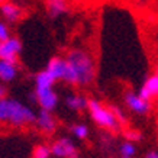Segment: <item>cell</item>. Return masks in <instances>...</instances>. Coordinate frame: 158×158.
<instances>
[{"label":"cell","instance_id":"30bf717a","mask_svg":"<svg viewBox=\"0 0 158 158\" xmlns=\"http://www.w3.org/2000/svg\"><path fill=\"white\" fill-rule=\"evenodd\" d=\"M45 70L54 77L55 81L62 80L64 74H65V70H67V61L62 57H52L48 61V65H47Z\"/></svg>","mask_w":158,"mask_h":158},{"label":"cell","instance_id":"ffe728a7","mask_svg":"<svg viewBox=\"0 0 158 158\" xmlns=\"http://www.w3.org/2000/svg\"><path fill=\"white\" fill-rule=\"evenodd\" d=\"M126 138H128L129 142H134V141H139V139H141V135H139L138 132H128V134H126Z\"/></svg>","mask_w":158,"mask_h":158},{"label":"cell","instance_id":"5b68a950","mask_svg":"<svg viewBox=\"0 0 158 158\" xmlns=\"http://www.w3.org/2000/svg\"><path fill=\"white\" fill-rule=\"evenodd\" d=\"M22 52V41L16 36H10L3 42H0V60L16 62L18 55Z\"/></svg>","mask_w":158,"mask_h":158},{"label":"cell","instance_id":"4fadbf2b","mask_svg":"<svg viewBox=\"0 0 158 158\" xmlns=\"http://www.w3.org/2000/svg\"><path fill=\"white\" fill-rule=\"evenodd\" d=\"M0 12L6 19V22H18L22 16V9L10 2H5L3 5H0Z\"/></svg>","mask_w":158,"mask_h":158},{"label":"cell","instance_id":"603a6c76","mask_svg":"<svg viewBox=\"0 0 158 158\" xmlns=\"http://www.w3.org/2000/svg\"><path fill=\"white\" fill-rule=\"evenodd\" d=\"M6 0H0V5H3V3H5Z\"/></svg>","mask_w":158,"mask_h":158},{"label":"cell","instance_id":"52a82bcc","mask_svg":"<svg viewBox=\"0 0 158 158\" xmlns=\"http://www.w3.org/2000/svg\"><path fill=\"white\" fill-rule=\"evenodd\" d=\"M125 103H126V106H128V109L131 112H134L135 115H139V116L148 115L149 112H151V107H152L151 102H147L144 99H141L134 91H128L125 94Z\"/></svg>","mask_w":158,"mask_h":158},{"label":"cell","instance_id":"ba28073f","mask_svg":"<svg viewBox=\"0 0 158 158\" xmlns=\"http://www.w3.org/2000/svg\"><path fill=\"white\" fill-rule=\"evenodd\" d=\"M35 123L44 134H52L57 129V119L52 115V112L39 110L36 113V118H35Z\"/></svg>","mask_w":158,"mask_h":158},{"label":"cell","instance_id":"277c9868","mask_svg":"<svg viewBox=\"0 0 158 158\" xmlns=\"http://www.w3.org/2000/svg\"><path fill=\"white\" fill-rule=\"evenodd\" d=\"M51 155L57 158H77V147L71 138L62 136L51 145Z\"/></svg>","mask_w":158,"mask_h":158},{"label":"cell","instance_id":"7c38bea8","mask_svg":"<svg viewBox=\"0 0 158 158\" xmlns=\"http://www.w3.org/2000/svg\"><path fill=\"white\" fill-rule=\"evenodd\" d=\"M68 10L67 0H47V12L51 19H57Z\"/></svg>","mask_w":158,"mask_h":158},{"label":"cell","instance_id":"9a60e30c","mask_svg":"<svg viewBox=\"0 0 158 158\" xmlns=\"http://www.w3.org/2000/svg\"><path fill=\"white\" fill-rule=\"evenodd\" d=\"M54 84H55V80H54V77L47 70L36 73V76H35V90L54 89Z\"/></svg>","mask_w":158,"mask_h":158},{"label":"cell","instance_id":"7a4b0ae2","mask_svg":"<svg viewBox=\"0 0 158 158\" xmlns=\"http://www.w3.org/2000/svg\"><path fill=\"white\" fill-rule=\"evenodd\" d=\"M36 113L22 102L5 97L0 100V123H10L12 126H26L35 123Z\"/></svg>","mask_w":158,"mask_h":158},{"label":"cell","instance_id":"3957f363","mask_svg":"<svg viewBox=\"0 0 158 158\" xmlns=\"http://www.w3.org/2000/svg\"><path fill=\"white\" fill-rule=\"evenodd\" d=\"M87 110L90 113L91 119L94 120V123H97L100 128L110 131L119 129V120L115 118V115L112 113V110L105 107L99 100L91 99L87 103Z\"/></svg>","mask_w":158,"mask_h":158},{"label":"cell","instance_id":"6da1fadb","mask_svg":"<svg viewBox=\"0 0 158 158\" xmlns=\"http://www.w3.org/2000/svg\"><path fill=\"white\" fill-rule=\"evenodd\" d=\"M67 70L62 81L71 86H89L96 78V62L87 49L74 48L68 51Z\"/></svg>","mask_w":158,"mask_h":158},{"label":"cell","instance_id":"e0dca14e","mask_svg":"<svg viewBox=\"0 0 158 158\" xmlns=\"http://www.w3.org/2000/svg\"><path fill=\"white\" fill-rule=\"evenodd\" d=\"M71 134L77 139H86L89 136V126L86 123H76L71 126Z\"/></svg>","mask_w":158,"mask_h":158},{"label":"cell","instance_id":"ac0fdd59","mask_svg":"<svg viewBox=\"0 0 158 158\" xmlns=\"http://www.w3.org/2000/svg\"><path fill=\"white\" fill-rule=\"evenodd\" d=\"M51 157V148L45 144H39L34 149V158H49Z\"/></svg>","mask_w":158,"mask_h":158},{"label":"cell","instance_id":"9c48e42d","mask_svg":"<svg viewBox=\"0 0 158 158\" xmlns=\"http://www.w3.org/2000/svg\"><path fill=\"white\" fill-rule=\"evenodd\" d=\"M141 99H144L147 102H151L154 97H157L158 94V76L157 73H154L145 80L142 87L139 89V93H136Z\"/></svg>","mask_w":158,"mask_h":158},{"label":"cell","instance_id":"7402d4cb","mask_svg":"<svg viewBox=\"0 0 158 158\" xmlns=\"http://www.w3.org/2000/svg\"><path fill=\"white\" fill-rule=\"evenodd\" d=\"M145 158H158V152L157 151H149V152H147Z\"/></svg>","mask_w":158,"mask_h":158},{"label":"cell","instance_id":"8fae6325","mask_svg":"<svg viewBox=\"0 0 158 158\" xmlns=\"http://www.w3.org/2000/svg\"><path fill=\"white\" fill-rule=\"evenodd\" d=\"M19 74L18 64L12 61H3L0 60V80L3 83H10L16 80V77Z\"/></svg>","mask_w":158,"mask_h":158},{"label":"cell","instance_id":"44dd1931","mask_svg":"<svg viewBox=\"0 0 158 158\" xmlns=\"http://www.w3.org/2000/svg\"><path fill=\"white\" fill-rule=\"evenodd\" d=\"M6 97V87L3 84H0V100Z\"/></svg>","mask_w":158,"mask_h":158},{"label":"cell","instance_id":"d6986e66","mask_svg":"<svg viewBox=\"0 0 158 158\" xmlns=\"http://www.w3.org/2000/svg\"><path fill=\"white\" fill-rule=\"evenodd\" d=\"M10 38V29L6 22H0V42Z\"/></svg>","mask_w":158,"mask_h":158},{"label":"cell","instance_id":"2e32d148","mask_svg":"<svg viewBox=\"0 0 158 158\" xmlns=\"http://www.w3.org/2000/svg\"><path fill=\"white\" fill-rule=\"evenodd\" d=\"M119 151H120L122 158H134V155L136 154V147H135L134 142L125 141L123 144H120Z\"/></svg>","mask_w":158,"mask_h":158},{"label":"cell","instance_id":"5bb4252c","mask_svg":"<svg viewBox=\"0 0 158 158\" xmlns=\"http://www.w3.org/2000/svg\"><path fill=\"white\" fill-rule=\"evenodd\" d=\"M65 106H67L70 110H74V112H81V110L87 109V103H89V99L86 96H81V94H68L65 99Z\"/></svg>","mask_w":158,"mask_h":158},{"label":"cell","instance_id":"8992f818","mask_svg":"<svg viewBox=\"0 0 158 158\" xmlns=\"http://www.w3.org/2000/svg\"><path fill=\"white\" fill-rule=\"evenodd\" d=\"M34 100L41 107V110H47V112H54L57 109L60 97H58L57 91L54 89H48V90H35Z\"/></svg>","mask_w":158,"mask_h":158}]
</instances>
